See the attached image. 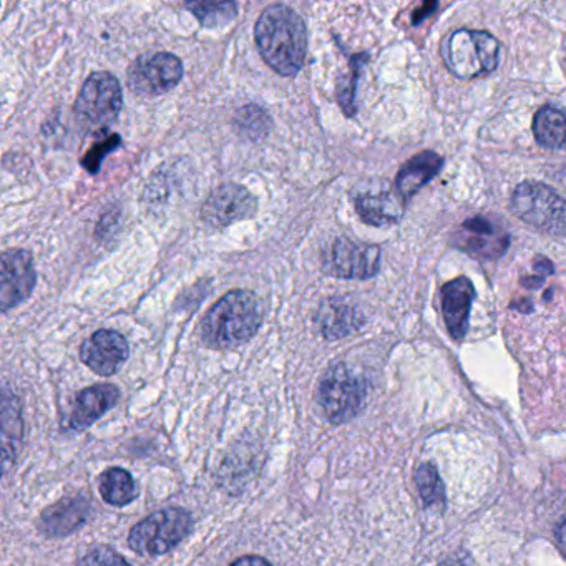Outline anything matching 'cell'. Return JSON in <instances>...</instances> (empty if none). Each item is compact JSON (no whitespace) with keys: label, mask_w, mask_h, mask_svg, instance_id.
Listing matches in <instances>:
<instances>
[{"label":"cell","mask_w":566,"mask_h":566,"mask_svg":"<svg viewBox=\"0 0 566 566\" xmlns=\"http://www.w3.org/2000/svg\"><path fill=\"white\" fill-rule=\"evenodd\" d=\"M556 543L562 548L563 555L566 556V520L558 523L555 530Z\"/></svg>","instance_id":"83f0119b"},{"label":"cell","mask_w":566,"mask_h":566,"mask_svg":"<svg viewBox=\"0 0 566 566\" xmlns=\"http://www.w3.org/2000/svg\"><path fill=\"white\" fill-rule=\"evenodd\" d=\"M455 247L479 260H496L509 250L510 237L500 224L489 218L476 217L467 220L457 230Z\"/></svg>","instance_id":"7c38bea8"},{"label":"cell","mask_w":566,"mask_h":566,"mask_svg":"<svg viewBox=\"0 0 566 566\" xmlns=\"http://www.w3.org/2000/svg\"><path fill=\"white\" fill-rule=\"evenodd\" d=\"M193 528V518L184 509H165L138 522L128 535V545L138 555L158 556L177 548Z\"/></svg>","instance_id":"277c9868"},{"label":"cell","mask_w":566,"mask_h":566,"mask_svg":"<svg viewBox=\"0 0 566 566\" xmlns=\"http://www.w3.org/2000/svg\"><path fill=\"white\" fill-rule=\"evenodd\" d=\"M130 347L117 331L102 329L92 334L81 347V359L98 376H114L127 363Z\"/></svg>","instance_id":"4fadbf2b"},{"label":"cell","mask_w":566,"mask_h":566,"mask_svg":"<svg viewBox=\"0 0 566 566\" xmlns=\"http://www.w3.org/2000/svg\"><path fill=\"white\" fill-rule=\"evenodd\" d=\"M230 566H273L266 558L258 555H247L231 563Z\"/></svg>","instance_id":"4316f807"},{"label":"cell","mask_w":566,"mask_h":566,"mask_svg":"<svg viewBox=\"0 0 566 566\" xmlns=\"http://www.w3.org/2000/svg\"><path fill=\"white\" fill-rule=\"evenodd\" d=\"M442 165V158L433 151H423V154L416 155L412 160L407 161L400 168L399 175H397L396 191L399 197L402 200L412 198L423 185L429 184L439 174Z\"/></svg>","instance_id":"ac0fdd59"},{"label":"cell","mask_w":566,"mask_h":566,"mask_svg":"<svg viewBox=\"0 0 566 566\" xmlns=\"http://www.w3.org/2000/svg\"><path fill=\"white\" fill-rule=\"evenodd\" d=\"M264 319L263 301L253 291L224 294L205 316L201 337L213 349H234L247 344Z\"/></svg>","instance_id":"7a4b0ae2"},{"label":"cell","mask_w":566,"mask_h":566,"mask_svg":"<svg viewBox=\"0 0 566 566\" xmlns=\"http://www.w3.org/2000/svg\"><path fill=\"white\" fill-rule=\"evenodd\" d=\"M367 384L346 364L329 367L317 387V400L329 422L346 423L363 410Z\"/></svg>","instance_id":"5b68a950"},{"label":"cell","mask_w":566,"mask_h":566,"mask_svg":"<svg viewBox=\"0 0 566 566\" xmlns=\"http://www.w3.org/2000/svg\"><path fill=\"white\" fill-rule=\"evenodd\" d=\"M124 107L120 82L111 72H95L85 81L75 112L91 124L107 128L117 120Z\"/></svg>","instance_id":"52a82bcc"},{"label":"cell","mask_w":566,"mask_h":566,"mask_svg":"<svg viewBox=\"0 0 566 566\" xmlns=\"http://www.w3.org/2000/svg\"><path fill=\"white\" fill-rule=\"evenodd\" d=\"M406 200L399 193L379 191V193H364L357 197L356 210L363 221L373 227H389L397 223L403 214Z\"/></svg>","instance_id":"d6986e66"},{"label":"cell","mask_w":566,"mask_h":566,"mask_svg":"<svg viewBox=\"0 0 566 566\" xmlns=\"http://www.w3.org/2000/svg\"><path fill=\"white\" fill-rule=\"evenodd\" d=\"M184 74V64L177 55L160 52L151 57L140 59L132 67L130 85L140 94H167L180 84Z\"/></svg>","instance_id":"8fae6325"},{"label":"cell","mask_w":566,"mask_h":566,"mask_svg":"<svg viewBox=\"0 0 566 566\" xmlns=\"http://www.w3.org/2000/svg\"><path fill=\"white\" fill-rule=\"evenodd\" d=\"M258 49L264 62L283 77H294L307 54V32L303 18L284 4L261 12L254 28Z\"/></svg>","instance_id":"6da1fadb"},{"label":"cell","mask_w":566,"mask_h":566,"mask_svg":"<svg viewBox=\"0 0 566 566\" xmlns=\"http://www.w3.org/2000/svg\"><path fill=\"white\" fill-rule=\"evenodd\" d=\"M38 283L34 260L24 250H9L2 254L0 266V306L8 313L31 297Z\"/></svg>","instance_id":"9c48e42d"},{"label":"cell","mask_w":566,"mask_h":566,"mask_svg":"<svg viewBox=\"0 0 566 566\" xmlns=\"http://www.w3.org/2000/svg\"><path fill=\"white\" fill-rule=\"evenodd\" d=\"M120 399V390L112 384H97L78 392L71 416L64 427L69 430H84L97 422Z\"/></svg>","instance_id":"9a60e30c"},{"label":"cell","mask_w":566,"mask_h":566,"mask_svg":"<svg viewBox=\"0 0 566 566\" xmlns=\"http://www.w3.org/2000/svg\"><path fill=\"white\" fill-rule=\"evenodd\" d=\"M77 566H132L124 556L107 546L91 549Z\"/></svg>","instance_id":"484cf974"},{"label":"cell","mask_w":566,"mask_h":566,"mask_svg":"<svg viewBox=\"0 0 566 566\" xmlns=\"http://www.w3.org/2000/svg\"><path fill=\"white\" fill-rule=\"evenodd\" d=\"M238 124H240L241 130L247 132L251 138L263 137L270 128V117L258 105H247L238 114Z\"/></svg>","instance_id":"d4e9b609"},{"label":"cell","mask_w":566,"mask_h":566,"mask_svg":"<svg viewBox=\"0 0 566 566\" xmlns=\"http://www.w3.org/2000/svg\"><path fill=\"white\" fill-rule=\"evenodd\" d=\"M442 55L447 69L455 77L469 81L495 71L500 44L489 32L460 29L446 39Z\"/></svg>","instance_id":"3957f363"},{"label":"cell","mask_w":566,"mask_h":566,"mask_svg":"<svg viewBox=\"0 0 566 566\" xmlns=\"http://www.w3.org/2000/svg\"><path fill=\"white\" fill-rule=\"evenodd\" d=\"M533 134L542 147L559 150L566 147V115L555 107H543L533 120Z\"/></svg>","instance_id":"ffe728a7"},{"label":"cell","mask_w":566,"mask_h":566,"mask_svg":"<svg viewBox=\"0 0 566 566\" xmlns=\"http://www.w3.org/2000/svg\"><path fill=\"white\" fill-rule=\"evenodd\" d=\"M258 211V200L240 185H221L205 201L201 220L213 228L230 227L248 220Z\"/></svg>","instance_id":"30bf717a"},{"label":"cell","mask_w":566,"mask_h":566,"mask_svg":"<svg viewBox=\"0 0 566 566\" xmlns=\"http://www.w3.org/2000/svg\"><path fill=\"white\" fill-rule=\"evenodd\" d=\"M314 323L324 339L337 340L359 331L364 316L356 304L349 303L346 297L334 296L323 301Z\"/></svg>","instance_id":"5bb4252c"},{"label":"cell","mask_w":566,"mask_h":566,"mask_svg":"<svg viewBox=\"0 0 566 566\" xmlns=\"http://www.w3.org/2000/svg\"><path fill=\"white\" fill-rule=\"evenodd\" d=\"M101 495L108 505L125 506L137 499L138 489L130 472L114 467L101 476Z\"/></svg>","instance_id":"44dd1931"},{"label":"cell","mask_w":566,"mask_h":566,"mask_svg":"<svg viewBox=\"0 0 566 566\" xmlns=\"http://www.w3.org/2000/svg\"><path fill=\"white\" fill-rule=\"evenodd\" d=\"M380 250L373 244L354 243L347 238L334 241L324 254L323 268L343 280H369L379 273Z\"/></svg>","instance_id":"ba28073f"},{"label":"cell","mask_w":566,"mask_h":566,"mask_svg":"<svg viewBox=\"0 0 566 566\" xmlns=\"http://www.w3.org/2000/svg\"><path fill=\"white\" fill-rule=\"evenodd\" d=\"M475 297L472 281L460 276L442 287V313L447 329L455 340H462L469 331V316Z\"/></svg>","instance_id":"2e32d148"},{"label":"cell","mask_w":566,"mask_h":566,"mask_svg":"<svg viewBox=\"0 0 566 566\" xmlns=\"http://www.w3.org/2000/svg\"><path fill=\"white\" fill-rule=\"evenodd\" d=\"M185 8L207 29L230 24L238 14L237 2H188Z\"/></svg>","instance_id":"7402d4cb"},{"label":"cell","mask_w":566,"mask_h":566,"mask_svg":"<svg viewBox=\"0 0 566 566\" xmlns=\"http://www.w3.org/2000/svg\"><path fill=\"white\" fill-rule=\"evenodd\" d=\"M416 480L426 506L432 510L446 509V489L436 465L422 463L417 470Z\"/></svg>","instance_id":"603a6c76"},{"label":"cell","mask_w":566,"mask_h":566,"mask_svg":"<svg viewBox=\"0 0 566 566\" xmlns=\"http://www.w3.org/2000/svg\"><path fill=\"white\" fill-rule=\"evenodd\" d=\"M512 208L520 220L542 233H566V201L548 185L520 184L512 195Z\"/></svg>","instance_id":"8992f818"},{"label":"cell","mask_w":566,"mask_h":566,"mask_svg":"<svg viewBox=\"0 0 566 566\" xmlns=\"http://www.w3.org/2000/svg\"><path fill=\"white\" fill-rule=\"evenodd\" d=\"M91 509V502L84 496L61 500L42 513L39 528L44 535L54 538L71 535L87 522Z\"/></svg>","instance_id":"e0dca14e"},{"label":"cell","mask_w":566,"mask_h":566,"mask_svg":"<svg viewBox=\"0 0 566 566\" xmlns=\"http://www.w3.org/2000/svg\"><path fill=\"white\" fill-rule=\"evenodd\" d=\"M120 145L122 138L118 137V135H111V137L97 142V144L92 145L91 150H88L87 154L84 155V158H82V167H84L88 174L97 175L98 170H101L102 164H104L105 158H107V155L117 150Z\"/></svg>","instance_id":"cb8c5ba5"}]
</instances>
